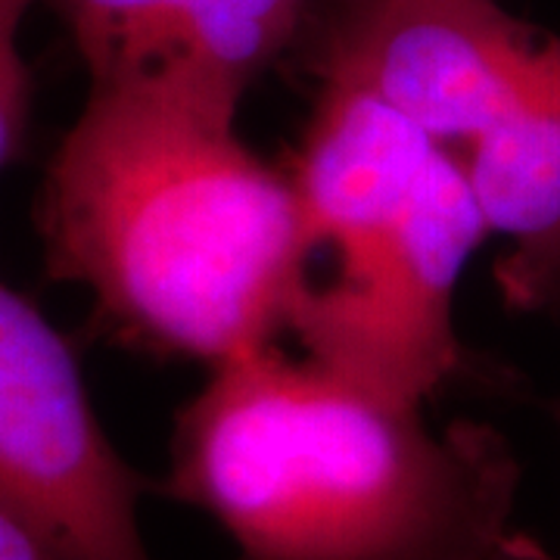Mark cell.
<instances>
[{"label":"cell","mask_w":560,"mask_h":560,"mask_svg":"<svg viewBox=\"0 0 560 560\" xmlns=\"http://www.w3.org/2000/svg\"><path fill=\"white\" fill-rule=\"evenodd\" d=\"M423 408L275 342L209 368L162 492L237 560H499L521 539V460L495 427Z\"/></svg>","instance_id":"6da1fadb"},{"label":"cell","mask_w":560,"mask_h":560,"mask_svg":"<svg viewBox=\"0 0 560 560\" xmlns=\"http://www.w3.org/2000/svg\"><path fill=\"white\" fill-rule=\"evenodd\" d=\"M44 268L109 337L215 368L283 334L302 259L287 168L237 119L150 88H91L40 180Z\"/></svg>","instance_id":"7a4b0ae2"},{"label":"cell","mask_w":560,"mask_h":560,"mask_svg":"<svg viewBox=\"0 0 560 560\" xmlns=\"http://www.w3.org/2000/svg\"><path fill=\"white\" fill-rule=\"evenodd\" d=\"M293 180L302 259L283 334L302 355L427 405L464 371L455 293L486 241L458 153L346 81H320Z\"/></svg>","instance_id":"3957f363"},{"label":"cell","mask_w":560,"mask_h":560,"mask_svg":"<svg viewBox=\"0 0 560 560\" xmlns=\"http://www.w3.org/2000/svg\"><path fill=\"white\" fill-rule=\"evenodd\" d=\"M140 492L69 340L0 280V501L57 560H153Z\"/></svg>","instance_id":"277c9868"},{"label":"cell","mask_w":560,"mask_h":560,"mask_svg":"<svg viewBox=\"0 0 560 560\" xmlns=\"http://www.w3.org/2000/svg\"><path fill=\"white\" fill-rule=\"evenodd\" d=\"M545 44L548 35L499 0H346L315 72L374 94L427 138L460 150L529 91Z\"/></svg>","instance_id":"5b68a950"},{"label":"cell","mask_w":560,"mask_h":560,"mask_svg":"<svg viewBox=\"0 0 560 560\" xmlns=\"http://www.w3.org/2000/svg\"><path fill=\"white\" fill-rule=\"evenodd\" d=\"M66 25L91 88H150L237 119L249 84L312 0H38Z\"/></svg>","instance_id":"8992f818"},{"label":"cell","mask_w":560,"mask_h":560,"mask_svg":"<svg viewBox=\"0 0 560 560\" xmlns=\"http://www.w3.org/2000/svg\"><path fill=\"white\" fill-rule=\"evenodd\" d=\"M458 153L486 237L504 243L495 287L511 312L560 320V38L521 101Z\"/></svg>","instance_id":"52a82bcc"},{"label":"cell","mask_w":560,"mask_h":560,"mask_svg":"<svg viewBox=\"0 0 560 560\" xmlns=\"http://www.w3.org/2000/svg\"><path fill=\"white\" fill-rule=\"evenodd\" d=\"M38 0H0V168L20 160L32 119V72L22 57V25Z\"/></svg>","instance_id":"ba28073f"},{"label":"cell","mask_w":560,"mask_h":560,"mask_svg":"<svg viewBox=\"0 0 560 560\" xmlns=\"http://www.w3.org/2000/svg\"><path fill=\"white\" fill-rule=\"evenodd\" d=\"M0 560H57L20 514L0 501Z\"/></svg>","instance_id":"9c48e42d"},{"label":"cell","mask_w":560,"mask_h":560,"mask_svg":"<svg viewBox=\"0 0 560 560\" xmlns=\"http://www.w3.org/2000/svg\"><path fill=\"white\" fill-rule=\"evenodd\" d=\"M541 555H545V548H541L539 541H533L529 536L521 533V539L514 541L499 560H541Z\"/></svg>","instance_id":"30bf717a"},{"label":"cell","mask_w":560,"mask_h":560,"mask_svg":"<svg viewBox=\"0 0 560 560\" xmlns=\"http://www.w3.org/2000/svg\"><path fill=\"white\" fill-rule=\"evenodd\" d=\"M555 418H558V427H560V399H558V405H555ZM541 560H560V558H551V555L545 551V555H541Z\"/></svg>","instance_id":"8fae6325"}]
</instances>
